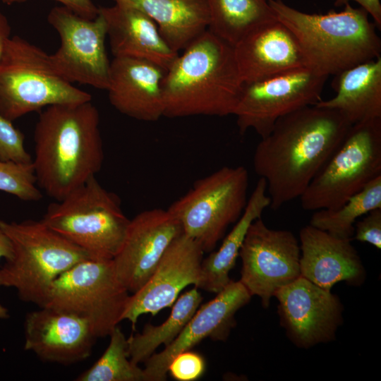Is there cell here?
Returning <instances> with one entry per match:
<instances>
[{
    "mask_svg": "<svg viewBox=\"0 0 381 381\" xmlns=\"http://www.w3.org/2000/svg\"><path fill=\"white\" fill-rule=\"evenodd\" d=\"M351 126L339 111L315 105L276 121L253 158L255 173L266 181L270 208L277 210L301 196Z\"/></svg>",
    "mask_w": 381,
    "mask_h": 381,
    "instance_id": "cell-1",
    "label": "cell"
},
{
    "mask_svg": "<svg viewBox=\"0 0 381 381\" xmlns=\"http://www.w3.org/2000/svg\"><path fill=\"white\" fill-rule=\"evenodd\" d=\"M100 117L91 101L49 106L34 131L37 184L61 200L100 171L104 161Z\"/></svg>",
    "mask_w": 381,
    "mask_h": 381,
    "instance_id": "cell-2",
    "label": "cell"
},
{
    "mask_svg": "<svg viewBox=\"0 0 381 381\" xmlns=\"http://www.w3.org/2000/svg\"><path fill=\"white\" fill-rule=\"evenodd\" d=\"M243 85L234 46L207 29L167 71L164 116L234 115Z\"/></svg>",
    "mask_w": 381,
    "mask_h": 381,
    "instance_id": "cell-3",
    "label": "cell"
},
{
    "mask_svg": "<svg viewBox=\"0 0 381 381\" xmlns=\"http://www.w3.org/2000/svg\"><path fill=\"white\" fill-rule=\"evenodd\" d=\"M275 18L296 37L310 67L329 76L378 58L381 40L363 8L350 4L336 12L308 13L270 0Z\"/></svg>",
    "mask_w": 381,
    "mask_h": 381,
    "instance_id": "cell-4",
    "label": "cell"
},
{
    "mask_svg": "<svg viewBox=\"0 0 381 381\" xmlns=\"http://www.w3.org/2000/svg\"><path fill=\"white\" fill-rule=\"evenodd\" d=\"M0 229L13 249L12 256L0 267V287L15 289L21 301L39 307L46 305L51 286L58 277L91 258L42 220L0 219Z\"/></svg>",
    "mask_w": 381,
    "mask_h": 381,
    "instance_id": "cell-5",
    "label": "cell"
},
{
    "mask_svg": "<svg viewBox=\"0 0 381 381\" xmlns=\"http://www.w3.org/2000/svg\"><path fill=\"white\" fill-rule=\"evenodd\" d=\"M41 220L91 258L101 260L114 259L130 223L118 195L95 176L51 203Z\"/></svg>",
    "mask_w": 381,
    "mask_h": 381,
    "instance_id": "cell-6",
    "label": "cell"
},
{
    "mask_svg": "<svg viewBox=\"0 0 381 381\" xmlns=\"http://www.w3.org/2000/svg\"><path fill=\"white\" fill-rule=\"evenodd\" d=\"M91 99L56 70L50 54L19 36L11 37L0 57L1 115L13 121L53 104Z\"/></svg>",
    "mask_w": 381,
    "mask_h": 381,
    "instance_id": "cell-7",
    "label": "cell"
},
{
    "mask_svg": "<svg viewBox=\"0 0 381 381\" xmlns=\"http://www.w3.org/2000/svg\"><path fill=\"white\" fill-rule=\"evenodd\" d=\"M381 175V118L351 125L300 197L308 211L336 210Z\"/></svg>",
    "mask_w": 381,
    "mask_h": 381,
    "instance_id": "cell-8",
    "label": "cell"
},
{
    "mask_svg": "<svg viewBox=\"0 0 381 381\" xmlns=\"http://www.w3.org/2000/svg\"><path fill=\"white\" fill-rule=\"evenodd\" d=\"M248 186L249 174L243 166L223 167L195 181L167 210L179 222L183 233L210 253L241 216Z\"/></svg>",
    "mask_w": 381,
    "mask_h": 381,
    "instance_id": "cell-9",
    "label": "cell"
},
{
    "mask_svg": "<svg viewBox=\"0 0 381 381\" xmlns=\"http://www.w3.org/2000/svg\"><path fill=\"white\" fill-rule=\"evenodd\" d=\"M130 296L119 280L112 260H83L52 283L44 306L89 321L98 338L109 336L122 321Z\"/></svg>",
    "mask_w": 381,
    "mask_h": 381,
    "instance_id": "cell-10",
    "label": "cell"
},
{
    "mask_svg": "<svg viewBox=\"0 0 381 381\" xmlns=\"http://www.w3.org/2000/svg\"><path fill=\"white\" fill-rule=\"evenodd\" d=\"M328 75L304 67L250 83H244L234 115L241 135L253 129L261 138L281 117L322 98Z\"/></svg>",
    "mask_w": 381,
    "mask_h": 381,
    "instance_id": "cell-11",
    "label": "cell"
},
{
    "mask_svg": "<svg viewBox=\"0 0 381 381\" xmlns=\"http://www.w3.org/2000/svg\"><path fill=\"white\" fill-rule=\"evenodd\" d=\"M47 21L60 37L59 49L50 54L56 70L71 83L107 90L111 62L104 18L98 13L94 19L85 18L61 6L51 9Z\"/></svg>",
    "mask_w": 381,
    "mask_h": 381,
    "instance_id": "cell-12",
    "label": "cell"
},
{
    "mask_svg": "<svg viewBox=\"0 0 381 381\" xmlns=\"http://www.w3.org/2000/svg\"><path fill=\"white\" fill-rule=\"evenodd\" d=\"M240 282L267 308L282 287L301 276L299 241L290 231L269 228L261 217L248 228L239 252Z\"/></svg>",
    "mask_w": 381,
    "mask_h": 381,
    "instance_id": "cell-13",
    "label": "cell"
},
{
    "mask_svg": "<svg viewBox=\"0 0 381 381\" xmlns=\"http://www.w3.org/2000/svg\"><path fill=\"white\" fill-rule=\"evenodd\" d=\"M279 323L296 346L308 349L332 341L344 322V306L339 297L300 276L279 289Z\"/></svg>",
    "mask_w": 381,
    "mask_h": 381,
    "instance_id": "cell-14",
    "label": "cell"
},
{
    "mask_svg": "<svg viewBox=\"0 0 381 381\" xmlns=\"http://www.w3.org/2000/svg\"><path fill=\"white\" fill-rule=\"evenodd\" d=\"M182 233L179 222L167 210H145L130 219L112 260L119 280L129 293L147 282L167 249Z\"/></svg>",
    "mask_w": 381,
    "mask_h": 381,
    "instance_id": "cell-15",
    "label": "cell"
},
{
    "mask_svg": "<svg viewBox=\"0 0 381 381\" xmlns=\"http://www.w3.org/2000/svg\"><path fill=\"white\" fill-rule=\"evenodd\" d=\"M203 250L192 238L182 233L167 249L147 282L130 294L122 320L132 327L140 316L157 315L171 307L181 291L189 285L196 286L200 275Z\"/></svg>",
    "mask_w": 381,
    "mask_h": 381,
    "instance_id": "cell-16",
    "label": "cell"
},
{
    "mask_svg": "<svg viewBox=\"0 0 381 381\" xmlns=\"http://www.w3.org/2000/svg\"><path fill=\"white\" fill-rule=\"evenodd\" d=\"M251 295L240 281L230 282L208 303L198 308L181 333L162 351L144 363L145 381H164L171 360L206 338L225 341L236 326L235 315L248 304Z\"/></svg>",
    "mask_w": 381,
    "mask_h": 381,
    "instance_id": "cell-17",
    "label": "cell"
},
{
    "mask_svg": "<svg viewBox=\"0 0 381 381\" xmlns=\"http://www.w3.org/2000/svg\"><path fill=\"white\" fill-rule=\"evenodd\" d=\"M24 336L25 351L43 361L63 365L89 357L98 338L87 320L47 306L26 314Z\"/></svg>",
    "mask_w": 381,
    "mask_h": 381,
    "instance_id": "cell-18",
    "label": "cell"
},
{
    "mask_svg": "<svg viewBox=\"0 0 381 381\" xmlns=\"http://www.w3.org/2000/svg\"><path fill=\"white\" fill-rule=\"evenodd\" d=\"M234 49L244 83L310 67L294 33L277 19L250 31Z\"/></svg>",
    "mask_w": 381,
    "mask_h": 381,
    "instance_id": "cell-19",
    "label": "cell"
},
{
    "mask_svg": "<svg viewBox=\"0 0 381 381\" xmlns=\"http://www.w3.org/2000/svg\"><path fill=\"white\" fill-rule=\"evenodd\" d=\"M167 71L141 59L114 57L110 64L109 100L120 113L143 121L164 116Z\"/></svg>",
    "mask_w": 381,
    "mask_h": 381,
    "instance_id": "cell-20",
    "label": "cell"
},
{
    "mask_svg": "<svg viewBox=\"0 0 381 381\" xmlns=\"http://www.w3.org/2000/svg\"><path fill=\"white\" fill-rule=\"evenodd\" d=\"M299 244L301 276L313 284L331 290L341 282L353 286L365 282L367 272L351 240L308 224L300 231Z\"/></svg>",
    "mask_w": 381,
    "mask_h": 381,
    "instance_id": "cell-21",
    "label": "cell"
},
{
    "mask_svg": "<svg viewBox=\"0 0 381 381\" xmlns=\"http://www.w3.org/2000/svg\"><path fill=\"white\" fill-rule=\"evenodd\" d=\"M104 19L111 51L114 57L152 61L167 71L179 53L161 35L155 22L131 6L115 3L99 7Z\"/></svg>",
    "mask_w": 381,
    "mask_h": 381,
    "instance_id": "cell-22",
    "label": "cell"
},
{
    "mask_svg": "<svg viewBox=\"0 0 381 381\" xmlns=\"http://www.w3.org/2000/svg\"><path fill=\"white\" fill-rule=\"evenodd\" d=\"M336 95L315 106L341 112L351 125L381 118V56L336 75Z\"/></svg>",
    "mask_w": 381,
    "mask_h": 381,
    "instance_id": "cell-23",
    "label": "cell"
},
{
    "mask_svg": "<svg viewBox=\"0 0 381 381\" xmlns=\"http://www.w3.org/2000/svg\"><path fill=\"white\" fill-rule=\"evenodd\" d=\"M114 1L149 16L168 44L178 53L208 29L210 17L205 0Z\"/></svg>",
    "mask_w": 381,
    "mask_h": 381,
    "instance_id": "cell-24",
    "label": "cell"
},
{
    "mask_svg": "<svg viewBox=\"0 0 381 381\" xmlns=\"http://www.w3.org/2000/svg\"><path fill=\"white\" fill-rule=\"evenodd\" d=\"M270 205L266 181L260 177L241 216L231 231L224 238L219 249L202 260L196 288L217 294L230 282L229 272L239 256L248 228L255 219L261 217L263 211Z\"/></svg>",
    "mask_w": 381,
    "mask_h": 381,
    "instance_id": "cell-25",
    "label": "cell"
},
{
    "mask_svg": "<svg viewBox=\"0 0 381 381\" xmlns=\"http://www.w3.org/2000/svg\"><path fill=\"white\" fill-rule=\"evenodd\" d=\"M208 30L234 46L255 28L277 18L270 0H205Z\"/></svg>",
    "mask_w": 381,
    "mask_h": 381,
    "instance_id": "cell-26",
    "label": "cell"
},
{
    "mask_svg": "<svg viewBox=\"0 0 381 381\" xmlns=\"http://www.w3.org/2000/svg\"><path fill=\"white\" fill-rule=\"evenodd\" d=\"M202 301L194 286L177 298L168 318L159 325L147 324L140 333L127 338L131 361L137 365L144 363L161 345H169L181 333Z\"/></svg>",
    "mask_w": 381,
    "mask_h": 381,
    "instance_id": "cell-27",
    "label": "cell"
},
{
    "mask_svg": "<svg viewBox=\"0 0 381 381\" xmlns=\"http://www.w3.org/2000/svg\"><path fill=\"white\" fill-rule=\"evenodd\" d=\"M377 208H381V175L338 209L316 210L309 224L335 237L352 241L356 219Z\"/></svg>",
    "mask_w": 381,
    "mask_h": 381,
    "instance_id": "cell-28",
    "label": "cell"
},
{
    "mask_svg": "<svg viewBox=\"0 0 381 381\" xmlns=\"http://www.w3.org/2000/svg\"><path fill=\"white\" fill-rule=\"evenodd\" d=\"M101 357L75 379L77 381H145L143 369L128 355L127 338L116 326Z\"/></svg>",
    "mask_w": 381,
    "mask_h": 381,
    "instance_id": "cell-29",
    "label": "cell"
},
{
    "mask_svg": "<svg viewBox=\"0 0 381 381\" xmlns=\"http://www.w3.org/2000/svg\"><path fill=\"white\" fill-rule=\"evenodd\" d=\"M0 191L24 201H39L42 195L37 186L32 162L23 163L0 159Z\"/></svg>",
    "mask_w": 381,
    "mask_h": 381,
    "instance_id": "cell-30",
    "label": "cell"
},
{
    "mask_svg": "<svg viewBox=\"0 0 381 381\" xmlns=\"http://www.w3.org/2000/svg\"><path fill=\"white\" fill-rule=\"evenodd\" d=\"M25 135L11 121L0 114V159L16 162H32L24 145Z\"/></svg>",
    "mask_w": 381,
    "mask_h": 381,
    "instance_id": "cell-31",
    "label": "cell"
},
{
    "mask_svg": "<svg viewBox=\"0 0 381 381\" xmlns=\"http://www.w3.org/2000/svg\"><path fill=\"white\" fill-rule=\"evenodd\" d=\"M205 368L202 356L190 349L178 353L171 360L167 373L178 381H195L203 375Z\"/></svg>",
    "mask_w": 381,
    "mask_h": 381,
    "instance_id": "cell-32",
    "label": "cell"
},
{
    "mask_svg": "<svg viewBox=\"0 0 381 381\" xmlns=\"http://www.w3.org/2000/svg\"><path fill=\"white\" fill-rule=\"evenodd\" d=\"M353 239L381 248V208L369 212L355 224Z\"/></svg>",
    "mask_w": 381,
    "mask_h": 381,
    "instance_id": "cell-33",
    "label": "cell"
},
{
    "mask_svg": "<svg viewBox=\"0 0 381 381\" xmlns=\"http://www.w3.org/2000/svg\"><path fill=\"white\" fill-rule=\"evenodd\" d=\"M6 5L20 4L29 0H1ZM75 14L87 19H94L98 16L99 7L92 0H54Z\"/></svg>",
    "mask_w": 381,
    "mask_h": 381,
    "instance_id": "cell-34",
    "label": "cell"
},
{
    "mask_svg": "<svg viewBox=\"0 0 381 381\" xmlns=\"http://www.w3.org/2000/svg\"><path fill=\"white\" fill-rule=\"evenodd\" d=\"M337 7L344 6L351 1H355L368 13L374 20L377 28H381V4L380 0H332Z\"/></svg>",
    "mask_w": 381,
    "mask_h": 381,
    "instance_id": "cell-35",
    "label": "cell"
},
{
    "mask_svg": "<svg viewBox=\"0 0 381 381\" xmlns=\"http://www.w3.org/2000/svg\"><path fill=\"white\" fill-rule=\"evenodd\" d=\"M11 38V26L7 18L0 11V57L5 46Z\"/></svg>",
    "mask_w": 381,
    "mask_h": 381,
    "instance_id": "cell-36",
    "label": "cell"
},
{
    "mask_svg": "<svg viewBox=\"0 0 381 381\" xmlns=\"http://www.w3.org/2000/svg\"><path fill=\"white\" fill-rule=\"evenodd\" d=\"M13 249L11 243L6 234L0 229V260L9 259L12 256Z\"/></svg>",
    "mask_w": 381,
    "mask_h": 381,
    "instance_id": "cell-37",
    "label": "cell"
},
{
    "mask_svg": "<svg viewBox=\"0 0 381 381\" xmlns=\"http://www.w3.org/2000/svg\"><path fill=\"white\" fill-rule=\"evenodd\" d=\"M10 317L9 311L7 308L0 303V319H8Z\"/></svg>",
    "mask_w": 381,
    "mask_h": 381,
    "instance_id": "cell-38",
    "label": "cell"
}]
</instances>
